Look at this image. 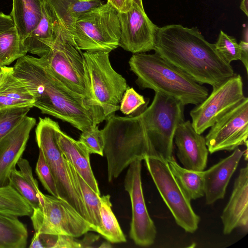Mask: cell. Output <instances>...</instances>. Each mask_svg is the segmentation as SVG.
<instances>
[{
  "label": "cell",
  "mask_w": 248,
  "mask_h": 248,
  "mask_svg": "<svg viewBox=\"0 0 248 248\" xmlns=\"http://www.w3.org/2000/svg\"><path fill=\"white\" fill-rule=\"evenodd\" d=\"M185 106L155 92L148 107L127 116L114 115L102 129L108 173L118 177L134 161L148 156L167 161L173 156L174 136L185 121Z\"/></svg>",
  "instance_id": "obj_1"
},
{
  "label": "cell",
  "mask_w": 248,
  "mask_h": 248,
  "mask_svg": "<svg viewBox=\"0 0 248 248\" xmlns=\"http://www.w3.org/2000/svg\"><path fill=\"white\" fill-rule=\"evenodd\" d=\"M13 74L26 86L34 99L33 107L69 123L81 132L103 120L92 103L55 78L39 58L26 55L17 60Z\"/></svg>",
  "instance_id": "obj_2"
},
{
  "label": "cell",
  "mask_w": 248,
  "mask_h": 248,
  "mask_svg": "<svg viewBox=\"0 0 248 248\" xmlns=\"http://www.w3.org/2000/svg\"><path fill=\"white\" fill-rule=\"evenodd\" d=\"M155 52L197 83L217 87L235 73L197 28L170 24L159 28Z\"/></svg>",
  "instance_id": "obj_3"
},
{
  "label": "cell",
  "mask_w": 248,
  "mask_h": 248,
  "mask_svg": "<svg viewBox=\"0 0 248 248\" xmlns=\"http://www.w3.org/2000/svg\"><path fill=\"white\" fill-rule=\"evenodd\" d=\"M130 70L137 78L140 89H150L180 101L184 106H195L208 95V90L156 53L134 54L129 61Z\"/></svg>",
  "instance_id": "obj_4"
},
{
  "label": "cell",
  "mask_w": 248,
  "mask_h": 248,
  "mask_svg": "<svg viewBox=\"0 0 248 248\" xmlns=\"http://www.w3.org/2000/svg\"><path fill=\"white\" fill-rule=\"evenodd\" d=\"M59 127L57 122L49 117H39L35 129L36 140L54 177L59 198L68 202L92 224L82 196L70 171L68 162L58 144L57 132Z\"/></svg>",
  "instance_id": "obj_5"
},
{
  "label": "cell",
  "mask_w": 248,
  "mask_h": 248,
  "mask_svg": "<svg viewBox=\"0 0 248 248\" xmlns=\"http://www.w3.org/2000/svg\"><path fill=\"white\" fill-rule=\"evenodd\" d=\"M39 59L55 78L70 90L90 101L99 112L92 99L83 53L59 25L50 49Z\"/></svg>",
  "instance_id": "obj_6"
},
{
  "label": "cell",
  "mask_w": 248,
  "mask_h": 248,
  "mask_svg": "<svg viewBox=\"0 0 248 248\" xmlns=\"http://www.w3.org/2000/svg\"><path fill=\"white\" fill-rule=\"evenodd\" d=\"M118 14L108 2L102 3L77 19L70 36L81 50L109 53L119 45L121 29Z\"/></svg>",
  "instance_id": "obj_7"
},
{
  "label": "cell",
  "mask_w": 248,
  "mask_h": 248,
  "mask_svg": "<svg viewBox=\"0 0 248 248\" xmlns=\"http://www.w3.org/2000/svg\"><path fill=\"white\" fill-rule=\"evenodd\" d=\"M90 81L91 95L104 121L115 115L128 87L126 79L112 68L109 53H83Z\"/></svg>",
  "instance_id": "obj_8"
},
{
  "label": "cell",
  "mask_w": 248,
  "mask_h": 248,
  "mask_svg": "<svg viewBox=\"0 0 248 248\" xmlns=\"http://www.w3.org/2000/svg\"><path fill=\"white\" fill-rule=\"evenodd\" d=\"M40 200L31 216L35 232L76 238L93 231L92 225L65 201L41 191Z\"/></svg>",
  "instance_id": "obj_9"
},
{
  "label": "cell",
  "mask_w": 248,
  "mask_h": 248,
  "mask_svg": "<svg viewBox=\"0 0 248 248\" xmlns=\"http://www.w3.org/2000/svg\"><path fill=\"white\" fill-rule=\"evenodd\" d=\"M159 193L172 214L176 224L186 232L198 228L200 217L194 211L190 200L184 192L163 159L148 156L143 159Z\"/></svg>",
  "instance_id": "obj_10"
},
{
  "label": "cell",
  "mask_w": 248,
  "mask_h": 248,
  "mask_svg": "<svg viewBox=\"0 0 248 248\" xmlns=\"http://www.w3.org/2000/svg\"><path fill=\"white\" fill-rule=\"evenodd\" d=\"M245 97L242 77L235 74L218 86L190 112L192 125L202 134Z\"/></svg>",
  "instance_id": "obj_11"
},
{
  "label": "cell",
  "mask_w": 248,
  "mask_h": 248,
  "mask_svg": "<svg viewBox=\"0 0 248 248\" xmlns=\"http://www.w3.org/2000/svg\"><path fill=\"white\" fill-rule=\"evenodd\" d=\"M141 161L137 159L129 165L124 178V186L129 194L131 203L130 237L138 246L149 247L155 242L156 229L148 212L143 196Z\"/></svg>",
  "instance_id": "obj_12"
},
{
  "label": "cell",
  "mask_w": 248,
  "mask_h": 248,
  "mask_svg": "<svg viewBox=\"0 0 248 248\" xmlns=\"http://www.w3.org/2000/svg\"><path fill=\"white\" fill-rule=\"evenodd\" d=\"M248 98L220 118L205 137L208 152L233 151L240 145L248 147Z\"/></svg>",
  "instance_id": "obj_13"
},
{
  "label": "cell",
  "mask_w": 248,
  "mask_h": 248,
  "mask_svg": "<svg viewBox=\"0 0 248 248\" xmlns=\"http://www.w3.org/2000/svg\"><path fill=\"white\" fill-rule=\"evenodd\" d=\"M121 35L119 46L133 54L154 49L159 29L148 17L144 10L133 2L131 9L118 14Z\"/></svg>",
  "instance_id": "obj_14"
},
{
  "label": "cell",
  "mask_w": 248,
  "mask_h": 248,
  "mask_svg": "<svg viewBox=\"0 0 248 248\" xmlns=\"http://www.w3.org/2000/svg\"><path fill=\"white\" fill-rule=\"evenodd\" d=\"M174 142L177 156L184 168L196 171L204 170L209 153L205 138L194 130L189 120L178 125Z\"/></svg>",
  "instance_id": "obj_15"
},
{
  "label": "cell",
  "mask_w": 248,
  "mask_h": 248,
  "mask_svg": "<svg viewBox=\"0 0 248 248\" xmlns=\"http://www.w3.org/2000/svg\"><path fill=\"white\" fill-rule=\"evenodd\" d=\"M36 119L26 116L12 131L0 139V187L8 185L11 171L21 157Z\"/></svg>",
  "instance_id": "obj_16"
},
{
  "label": "cell",
  "mask_w": 248,
  "mask_h": 248,
  "mask_svg": "<svg viewBox=\"0 0 248 248\" xmlns=\"http://www.w3.org/2000/svg\"><path fill=\"white\" fill-rule=\"evenodd\" d=\"M224 234L235 229L248 231V166L242 168L235 180L230 199L221 215Z\"/></svg>",
  "instance_id": "obj_17"
},
{
  "label": "cell",
  "mask_w": 248,
  "mask_h": 248,
  "mask_svg": "<svg viewBox=\"0 0 248 248\" xmlns=\"http://www.w3.org/2000/svg\"><path fill=\"white\" fill-rule=\"evenodd\" d=\"M244 151L238 148L229 156L204 170V195L210 205L224 198L230 180L237 168Z\"/></svg>",
  "instance_id": "obj_18"
},
{
  "label": "cell",
  "mask_w": 248,
  "mask_h": 248,
  "mask_svg": "<svg viewBox=\"0 0 248 248\" xmlns=\"http://www.w3.org/2000/svg\"><path fill=\"white\" fill-rule=\"evenodd\" d=\"M57 142L65 158L89 186L100 195L98 185L93 172L90 161V153L79 140H76L58 128Z\"/></svg>",
  "instance_id": "obj_19"
},
{
  "label": "cell",
  "mask_w": 248,
  "mask_h": 248,
  "mask_svg": "<svg viewBox=\"0 0 248 248\" xmlns=\"http://www.w3.org/2000/svg\"><path fill=\"white\" fill-rule=\"evenodd\" d=\"M59 29L53 12L46 0H43L42 17L35 29L24 41L28 52L41 57L50 49Z\"/></svg>",
  "instance_id": "obj_20"
},
{
  "label": "cell",
  "mask_w": 248,
  "mask_h": 248,
  "mask_svg": "<svg viewBox=\"0 0 248 248\" xmlns=\"http://www.w3.org/2000/svg\"><path fill=\"white\" fill-rule=\"evenodd\" d=\"M19 170L15 168L11 171L9 184L32 208L40 204V193L37 181L34 178L29 162L21 157L17 163Z\"/></svg>",
  "instance_id": "obj_21"
},
{
  "label": "cell",
  "mask_w": 248,
  "mask_h": 248,
  "mask_svg": "<svg viewBox=\"0 0 248 248\" xmlns=\"http://www.w3.org/2000/svg\"><path fill=\"white\" fill-rule=\"evenodd\" d=\"M46 0L50 6L57 23L69 36L74 25L81 15L102 4L101 0Z\"/></svg>",
  "instance_id": "obj_22"
},
{
  "label": "cell",
  "mask_w": 248,
  "mask_h": 248,
  "mask_svg": "<svg viewBox=\"0 0 248 248\" xmlns=\"http://www.w3.org/2000/svg\"><path fill=\"white\" fill-rule=\"evenodd\" d=\"M42 1L43 0H13L10 15L23 42L41 19Z\"/></svg>",
  "instance_id": "obj_23"
},
{
  "label": "cell",
  "mask_w": 248,
  "mask_h": 248,
  "mask_svg": "<svg viewBox=\"0 0 248 248\" xmlns=\"http://www.w3.org/2000/svg\"><path fill=\"white\" fill-rule=\"evenodd\" d=\"M33 98L26 86L13 74V68L0 84V109L30 106Z\"/></svg>",
  "instance_id": "obj_24"
},
{
  "label": "cell",
  "mask_w": 248,
  "mask_h": 248,
  "mask_svg": "<svg viewBox=\"0 0 248 248\" xmlns=\"http://www.w3.org/2000/svg\"><path fill=\"white\" fill-rule=\"evenodd\" d=\"M167 162L178 184L190 201L204 196V170H193L182 167L173 156Z\"/></svg>",
  "instance_id": "obj_25"
},
{
  "label": "cell",
  "mask_w": 248,
  "mask_h": 248,
  "mask_svg": "<svg viewBox=\"0 0 248 248\" xmlns=\"http://www.w3.org/2000/svg\"><path fill=\"white\" fill-rule=\"evenodd\" d=\"M17 216L0 212V248H25L28 230Z\"/></svg>",
  "instance_id": "obj_26"
},
{
  "label": "cell",
  "mask_w": 248,
  "mask_h": 248,
  "mask_svg": "<svg viewBox=\"0 0 248 248\" xmlns=\"http://www.w3.org/2000/svg\"><path fill=\"white\" fill-rule=\"evenodd\" d=\"M109 195L101 197L100 210L101 224L96 232L101 234L108 242L112 243H124L126 239L118 220L111 209Z\"/></svg>",
  "instance_id": "obj_27"
},
{
  "label": "cell",
  "mask_w": 248,
  "mask_h": 248,
  "mask_svg": "<svg viewBox=\"0 0 248 248\" xmlns=\"http://www.w3.org/2000/svg\"><path fill=\"white\" fill-rule=\"evenodd\" d=\"M28 50L14 26L0 33V65L5 67L27 55Z\"/></svg>",
  "instance_id": "obj_28"
},
{
  "label": "cell",
  "mask_w": 248,
  "mask_h": 248,
  "mask_svg": "<svg viewBox=\"0 0 248 248\" xmlns=\"http://www.w3.org/2000/svg\"><path fill=\"white\" fill-rule=\"evenodd\" d=\"M68 161V160H67ZM70 171L75 183L79 189L91 220L93 230L96 229L101 224L100 210V195L95 192L77 172L72 164L68 161Z\"/></svg>",
  "instance_id": "obj_29"
},
{
  "label": "cell",
  "mask_w": 248,
  "mask_h": 248,
  "mask_svg": "<svg viewBox=\"0 0 248 248\" xmlns=\"http://www.w3.org/2000/svg\"><path fill=\"white\" fill-rule=\"evenodd\" d=\"M31 206L10 186L0 187V212L18 217L31 216Z\"/></svg>",
  "instance_id": "obj_30"
},
{
  "label": "cell",
  "mask_w": 248,
  "mask_h": 248,
  "mask_svg": "<svg viewBox=\"0 0 248 248\" xmlns=\"http://www.w3.org/2000/svg\"><path fill=\"white\" fill-rule=\"evenodd\" d=\"M32 106L0 109V139L19 124L27 115Z\"/></svg>",
  "instance_id": "obj_31"
},
{
  "label": "cell",
  "mask_w": 248,
  "mask_h": 248,
  "mask_svg": "<svg viewBox=\"0 0 248 248\" xmlns=\"http://www.w3.org/2000/svg\"><path fill=\"white\" fill-rule=\"evenodd\" d=\"M218 53L229 64L234 61L240 60V47L236 39L220 31L218 39L215 44Z\"/></svg>",
  "instance_id": "obj_32"
},
{
  "label": "cell",
  "mask_w": 248,
  "mask_h": 248,
  "mask_svg": "<svg viewBox=\"0 0 248 248\" xmlns=\"http://www.w3.org/2000/svg\"><path fill=\"white\" fill-rule=\"evenodd\" d=\"M90 154H96L104 156L105 146L102 129L93 124L88 129L82 131L79 140Z\"/></svg>",
  "instance_id": "obj_33"
},
{
  "label": "cell",
  "mask_w": 248,
  "mask_h": 248,
  "mask_svg": "<svg viewBox=\"0 0 248 248\" xmlns=\"http://www.w3.org/2000/svg\"><path fill=\"white\" fill-rule=\"evenodd\" d=\"M147 104L143 96L138 93L133 88L128 87L121 99L119 109L123 114L128 116L146 107Z\"/></svg>",
  "instance_id": "obj_34"
},
{
  "label": "cell",
  "mask_w": 248,
  "mask_h": 248,
  "mask_svg": "<svg viewBox=\"0 0 248 248\" xmlns=\"http://www.w3.org/2000/svg\"><path fill=\"white\" fill-rule=\"evenodd\" d=\"M35 172L45 189L51 195L59 198L54 177L42 152L40 150Z\"/></svg>",
  "instance_id": "obj_35"
},
{
  "label": "cell",
  "mask_w": 248,
  "mask_h": 248,
  "mask_svg": "<svg viewBox=\"0 0 248 248\" xmlns=\"http://www.w3.org/2000/svg\"><path fill=\"white\" fill-rule=\"evenodd\" d=\"M72 236L58 235L54 248H82L80 242Z\"/></svg>",
  "instance_id": "obj_36"
},
{
  "label": "cell",
  "mask_w": 248,
  "mask_h": 248,
  "mask_svg": "<svg viewBox=\"0 0 248 248\" xmlns=\"http://www.w3.org/2000/svg\"><path fill=\"white\" fill-rule=\"evenodd\" d=\"M119 13H124L132 7V0H107Z\"/></svg>",
  "instance_id": "obj_37"
},
{
  "label": "cell",
  "mask_w": 248,
  "mask_h": 248,
  "mask_svg": "<svg viewBox=\"0 0 248 248\" xmlns=\"http://www.w3.org/2000/svg\"><path fill=\"white\" fill-rule=\"evenodd\" d=\"M15 26L10 15L0 12V33Z\"/></svg>",
  "instance_id": "obj_38"
},
{
  "label": "cell",
  "mask_w": 248,
  "mask_h": 248,
  "mask_svg": "<svg viewBox=\"0 0 248 248\" xmlns=\"http://www.w3.org/2000/svg\"><path fill=\"white\" fill-rule=\"evenodd\" d=\"M240 47V61L244 64L247 72H248V42L241 40L239 43Z\"/></svg>",
  "instance_id": "obj_39"
},
{
  "label": "cell",
  "mask_w": 248,
  "mask_h": 248,
  "mask_svg": "<svg viewBox=\"0 0 248 248\" xmlns=\"http://www.w3.org/2000/svg\"><path fill=\"white\" fill-rule=\"evenodd\" d=\"M96 235L91 234V236H88V237L86 236L84 239L83 240V241L81 242L82 246V245H87L90 244L91 243H93L96 240L97 238L96 239ZM83 248V246H82Z\"/></svg>",
  "instance_id": "obj_40"
},
{
  "label": "cell",
  "mask_w": 248,
  "mask_h": 248,
  "mask_svg": "<svg viewBox=\"0 0 248 248\" xmlns=\"http://www.w3.org/2000/svg\"><path fill=\"white\" fill-rule=\"evenodd\" d=\"M240 9L245 13L247 16H248V0H242L240 4Z\"/></svg>",
  "instance_id": "obj_41"
},
{
  "label": "cell",
  "mask_w": 248,
  "mask_h": 248,
  "mask_svg": "<svg viewBox=\"0 0 248 248\" xmlns=\"http://www.w3.org/2000/svg\"><path fill=\"white\" fill-rule=\"evenodd\" d=\"M11 68L12 67H6V69L3 72L0 73V84L3 82L8 73Z\"/></svg>",
  "instance_id": "obj_42"
},
{
  "label": "cell",
  "mask_w": 248,
  "mask_h": 248,
  "mask_svg": "<svg viewBox=\"0 0 248 248\" xmlns=\"http://www.w3.org/2000/svg\"><path fill=\"white\" fill-rule=\"evenodd\" d=\"M133 2L137 4L141 9H144L142 0H132Z\"/></svg>",
  "instance_id": "obj_43"
},
{
  "label": "cell",
  "mask_w": 248,
  "mask_h": 248,
  "mask_svg": "<svg viewBox=\"0 0 248 248\" xmlns=\"http://www.w3.org/2000/svg\"><path fill=\"white\" fill-rule=\"evenodd\" d=\"M111 245L108 242H104L103 243L101 246H99V248H111Z\"/></svg>",
  "instance_id": "obj_44"
},
{
  "label": "cell",
  "mask_w": 248,
  "mask_h": 248,
  "mask_svg": "<svg viewBox=\"0 0 248 248\" xmlns=\"http://www.w3.org/2000/svg\"><path fill=\"white\" fill-rule=\"evenodd\" d=\"M7 66L5 67H2L0 65V73L3 72Z\"/></svg>",
  "instance_id": "obj_45"
},
{
  "label": "cell",
  "mask_w": 248,
  "mask_h": 248,
  "mask_svg": "<svg viewBox=\"0 0 248 248\" xmlns=\"http://www.w3.org/2000/svg\"></svg>",
  "instance_id": "obj_46"
}]
</instances>
